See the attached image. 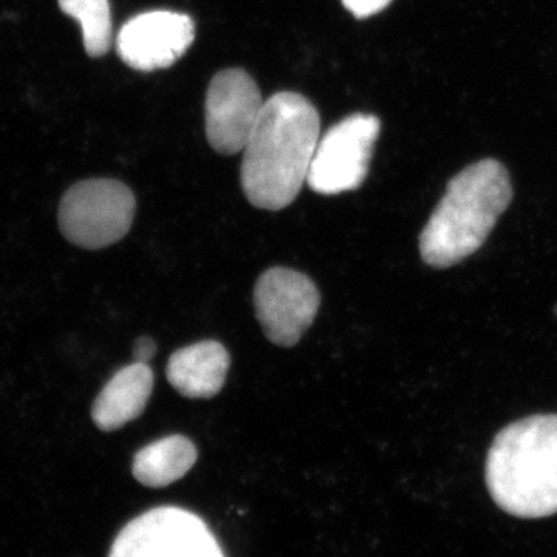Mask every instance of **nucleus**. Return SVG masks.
<instances>
[{"mask_svg":"<svg viewBox=\"0 0 557 557\" xmlns=\"http://www.w3.org/2000/svg\"><path fill=\"white\" fill-rule=\"evenodd\" d=\"M319 137L318 110L302 95L281 91L263 102L242 161L249 203L269 211L292 205L309 178Z\"/></svg>","mask_w":557,"mask_h":557,"instance_id":"nucleus-1","label":"nucleus"},{"mask_svg":"<svg viewBox=\"0 0 557 557\" xmlns=\"http://www.w3.org/2000/svg\"><path fill=\"white\" fill-rule=\"evenodd\" d=\"M511 200V178L500 161L469 164L450 180L421 231L423 262L432 269H449L478 252Z\"/></svg>","mask_w":557,"mask_h":557,"instance_id":"nucleus-2","label":"nucleus"},{"mask_svg":"<svg viewBox=\"0 0 557 557\" xmlns=\"http://www.w3.org/2000/svg\"><path fill=\"white\" fill-rule=\"evenodd\" d=\"M485 479L507 515H557V416L528 417L502 429L487 453Z\"/></svg>","mask_w":557,"mask_h":557,"instance_id":"nucleus-3","label":"nucleus"},{"mask_svg":"<svg viewBox=\"0 0 557 557\" xmlns=\"http://www.w3.org/2000/svg\"><path fill=\"white\" fill-rule=\"evenodd\" d=\"M137 201L119 180L94 178L76 183L60 205L62 236L81 248L101 249L129 233Z\"/></svg>","mask_w":557,"mask_h":557,"instance_id":"nucleus-4","label":"nucleus"},{"mask_svg":"<svg viewBox=\"0 0 557 557\" xmlns=\"http://www.w3.org/2000/svg\"><path fill=\"white\" fill-rule=\"evenodd\" d=\"M109 557H225L207 522L185 508L159 507L131 520Z\"/></svg>","mask_w":557,"mask_h":557,"instance_id":"nucleus-5","label":"nucleus"},{"mask_svg":"<svg viewBox=\"0 0 557 557\" xmlns=\"http://www.w3.org/2000/svg\"><path fill=\"white\" fill-rule=\"evenodd\" d=\"M381 123L376 116L355 113L319 137L307 185L322 196L358 189L369 174Z\"/></svg>","mask_w":557,"mask_h":557,"instance_id":"nucleus-6","label":"nucleus"},{"mask_svg":"<svg viewBox=\"0 0 557 557\" xmlns=\"http://www.w3.org/2000/svg\"><path fill=\"white\" fill-rule=\"evenodd\" d=\"M321 295L310 277L276 267L256 282L255 309L267 338L278 347H293L317 318Z\"/></svg>","mask_w":557,"mask_h":557,"instance_id":"nucleus-7","label":"nucleus"},{"mask_svg":"<svg viewBox=\"0 0 557 557\" xmlns=\"http://www.w3.org/2000/svg\"><path fill=\"white\" fill-rule=\"evenodd\" d=\"M263 102L258 84L245 70L219 72L209 84L205 106L209 145L223 156L244 150Z\"/></svg>","mask_w":557,"mask_h":557,"instance_id":"nucleus-8","label":"nucleus"},{"mask_svg":"<svg viewBox=\"0 0 557 557\" xmlns=\"http://www.w3.org/2000/svg\"><path fill=\"white\" fill-rule=\"evenodd\" d=\"M196 24L188 14L153 10L132 17L116 36L121 60L138 72L168 69L189 50Z\"/></svg>","mask_w":557,"mask_h":557,"instance_id":"nucleus-9","label":"nucleus"},{"mask_svg":"<svg viewBox=\"0 0 557 557\" xmlns=\"http://www.w3.org/2000/svg\"><path fill=\"white\" fill-rule=\"evenodd\" d=\"M231 366L228 350L218 341L180 348L168 362V381L180 395L193 399L215 397L225 386Z\"/></svg>","mask_w":557,"mask_h":557,"instance_id":"nucleus-10","label":"nucleus"},{"mask_svg":"<svg viewBox=\"0 0 557 557\" xmlns=\"http://www.w3.org/2000/svg\"><path fill=\"white\" fill-rule=\"evenodd\" d=\"M153 388V372L149 364L134 362L123 368L106 384L95 399L91 418L98 429L116 431L141 416Z\"/></svg>","mask_w":557,"mask_h":557,"instance_id":"nucleus-11","label":"nucleus"},{"mask_svg":"<svg viewBox=\"0 0 557 557\" xmlns=\"http://www.w3.org/2000/svg\"><path fill=\"white\" fill-rule=\"evenodd\" d=\"M196 461V445L183 435H171L139 450L132 463V474L141 485L163 487L185 478Z\"/></svg>","mask_w":557,"mask_h":557,"instance_id":"nucleus-12","label":"nucleus"},{"mask_svg":"<svg viewBox=\"0 0 557 557\" xmlns=\"http://www.w3.org/2000/svg\"><path fill=\"white\" fill-rule=\"evenodd\" d=\"M60 9L79 22L87 54L91 58L104 57L112 47L109 0H60Z\"/></svg>","mask_w":557,"mask_h":557,"instance_id":"nucleus-13","label":"nucleus"},{"mask_svg":"<svg viewBox=\"0 0 557 557\" xmlns=\"http://www.w3.org/2000/svg\"><path fill=\"white\" fill-rule=\"evenodd\" d=\"M391 2L392 0H343V5L358 20H368L387 9Z\"/></svg>","mask_w":557,"mask_h":557,"instance_id":"nucleus-14","label":"nucleus"},{"mask_svg":"<svg viewBox=\"0 0 557 557\" xmlns=\"http://www.w3.org/2000/svg\"><path fill=\"white\" fill-rule=\"evenodd\" d=\"M157 355V344L152 338L143 336L134 347V359L135 362H141V364H149L150 359H153Z\"/></svg>","mask_w":557,"mask_h":557,"instance_id":"nucleus-15","label":"nucleus"}]
</instances>
